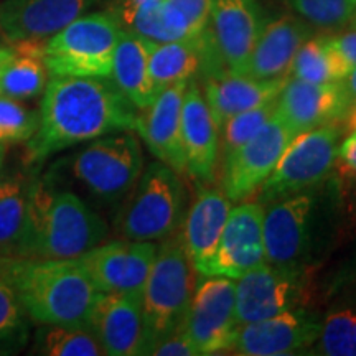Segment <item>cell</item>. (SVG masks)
Segmentation results:
<instances>
[{
    "label": "cell",
    "mask_w": 356,
    "mask_h": 356,
    "mask_svg": "<svg viewBox=\"0 0 356 356\" xmlns=\"http://www.w3.org/2000/svg\"><path fill=\"white\" fill-rule=\"evenodd\" d=\"M327 37L338 56L345 61L350 70H353L356 66V30L343 33H327Z\"/></svg>",
    "instance_id": "cell-38"
},
{
    "label": "cell",
    "mask_w": 356,
    "mask_h": 356,
    "mask_svg": "<svg viewBox=\"0 0 356 356\" xmlns=\"http://www.w3.org/2000/svg\"><path fill=\"white\" fill-rule=\"evenodd\" d=\"M137 108L109 78L51 76L44 88L40 126L26 142V162L114 132L136 131Z\"/></svg>",
    "instance_id": "cell-1"
},
{
    "label": "cell",
    "mask_w": 356,
    "mask_h": 356,
    "mask_svg": "<svg viewBox=\"0 0 356 356\" xmlns=\"http://www.w3.org/2000/svg\"><path fill=\"white\" fill-rule=\"evenodd\" d=\"M12 55V50L10 48H0V74H2L3 68H6L8 58Z\"/></svg>",
    "instance_id": "cell-42"
},
{
    "label": "cell",
    "mask_w": 356,
    "mask_h": 356,
    "mask_svg": "<svg viewBox=\"0 0 356 356\" xmlns=\"http://www.w3.org/2000/svg\"><path fill=\"white\" fill-rule=\"evenodd\" d=\"M312 32L314 29L293 13L264 22L239 74L257 79L287 78L293 58Z\"/></svg>",
    "instance_id": "cell-21"
},
{
    "label": "cell",
    "mask_w": 356,
    "mask_h": 356,
    "mask_svg": "<svg viewBox=\"0 0 356 356\" xmlns=\"http://www.w3.org/2000/svg\"><path fill=\"white\" fill-rule=\"evenodd\" d=\"M355 106H356V104H355Z\"/></svg>",
    "instance_id": "cell-48"
},
{
    "label": "cell",
    "mask_w": 356,
    "mask_h": 356,
    "mask_svg": "<svg viewBox=\"0 0 356 356\" xmlns=\"http://www.w3.org/2000/svg\"><path fill=\"white\" fill-rule=\"evenodd\" d=\"M293 15L314 30L337 33L350 24L355 6L351 0H280Z\"/></svg>",
    "instance_id": "cell-31"
},
{
    "label": "cell",
    "mask_w": 356,
    "mask_h": 356,
    "mask_svg": "<svg viewBox=\"0 0 356 356\" xmlns=\"http://www.w3.org/2000/svg\"><path fill=\"white\" fill-rule=\"evenodd\" d=\"M341 83H343V86L346 89V95L350 96L351 104L355 106L356 104V66L350 71L348 76H346Z\"/></svg>",
    "instance_id": "cell-40"
},
{
    "label": "cell",
    "mask_w": 356,
    "mask_h": 356,
    "mask_svg": "<svg viewBox=\"0 0 356 356\" xmlns=\"http://www.w3.org/2000/svg\"><path fill=\"white\" fill-rule=\"evenodd\" d=\"M35 353L48 356H101L104 350L89 327L42 325L33 345Z\"/></svg>",
    "instance_id": "cell-30"
},
{
    "label": "cell",
    "mask_w": 356,
    "mask_h": 356,
    "mask_svg": "<svg viewBox=\"0 0 356 356\" xmlns=\"http://www.w3.org/2000/svg\"><path fill=\"white\" fill-rule=\"evenodd\" d=\"M350 71L345 61L333 50L327 35H318L305 40L299 48L289 76L307 83L325 84L343 81Z\"/></svg>",
    "instance_id": "cell-29"
},
{
    "label": "cell",
    "mask_w": 356,
    "mask_h": 356,
    "mask_svg": "<svg viewBox=\"0 0 356 356\" xmlns=\"http://www.w3.org/2000/svg\"><path fill=\"white\" fill-rule=\"evenodd\" d=\"M229 211L231 200L216 188L200 190L186 211L181 239L195 270L202 275L215 256Z\"/></svg>",
    "instance_id": "cell-24"
},
{
    "label": "cell",
    "mask_w": 356,
    "mask_h": 356,
    "mask_svg": "<svg viewBox=\"0 0 356 356\" xmlns=\"http://www.w3.org/2000/svg\"><path fill=\"white\" fill-rule=\"evenodd\" d=\"M195 267L181 234H172L157 248L142 293L149 353L160 340L180 330L195 293Z\"/></svg>",
    "instance_id": "cell-5"
},
{
    "label": "cell",
    "mask_w": 356,
    "mask_h": 356,
    "mask_svg": "<svg viewBox=\"0 0 356 356\" xmlns=\"http://www.w3.org/2000/svg\"><path fill=\"white\" fill-rule=\"evenodd\" d=\"M108 236V225L73 191L32 180L24 257L78 259Z\"/></svg>",
    "instance_id": "cell-3"
},
{
    "label": "cell",
    "mask_w": 356,
    "mask_h": 356,
    "mask_svg": "<svg viewBox=\"0 0 356 356\" xmlns=\"http://www.w3.org/2000/svg\"><path fill=\"white\" fill-rule=\"evenodd\" d=\"M340 136L335 124H327L293 137L277 165L259 186V203L286 198L327 178L337 163Z\"/></svg>",
    "instance_id": "cell-8"
},
{
    "label": "cell",
    "mask_w": 356,
    "mask_h": 356,
    "mask_svg": "<svg viewBox=\"0 0 356 356\" xmlns=\"http://www.w3.org/2000/svg\"><path fill=\"white\" fill-rule=\"evenodd\" d=\"M299 302V280L293 267L270 262L252 267L236 284V322H259L293 310Z\"/></svg>",
    "instance_id": "cell-12"
},
{
    "label": "cell",
    "mask_w": 356,
    "mask_h": 356,
    "mask_svg": "<svg viewBox=\"0 0 356 356\" xmlns=\"http://www.w3.org/2000/svg\"><path fill=\"white\" fill-rule=\"evenodd\" d=\"M351 2H353V6H355V8H356V0H351Z\"/></svg>",
    "instance_id": "cell-46"
},
{
    "label": "cell",
    "mask_w": 356,
    "mask_h": 356,
    "mask_svg": "<svg viewBox=\"0 0 356 356\" xmlns=\"http://www.w3.org/2000/svg\"><path fill=\"white\" fill-rule=\"evenodd\" d=\"M348 127L351 131H356V106H353L348 113Z\"/></svg>",
    "instance_id": "cell-43"
},
{
    "label": "cell",
    "mask_w": 356,
    "mask_h": 356,
    "mask_svg": "<svg viewBox=\"0 0 356 356\" xmlns=\"http://www.w3.org/2000/svg\"><path fill=\"white\" fill-rule=\"evenodd\" d=\"M30 181L17 170L0 173V257H24Z\"/></svg>",
    "instance_id": "cell-26"
},
{
    "label": "cell",
    "mask_w": 356,
    "mask_h": 356,
    "mask_svg": "<svg viewBox=\"0 0 356 356\" xmlns=\"http://www.w3.org/2000/svg\"><path fill=\"white\" fill-rule=\"evenodd\" d=\"M287 79L289 76L257 79L225 70L207 76L203 84V96L220 129L222 122L233 115L277 99Z\"/></svg>",
    "instance_id": "cell-23"
},
{
    "label": "cell",
    "mask_w": 356,
    "mask_h": 356,
    "mask_svg": "<svg viewBox=\"0 0 356 356\" xmlns=\"http://www.w3.org/2000/svg\"><path fill=\"white\" fill-rule=\"evenodd\" d=\"M337 162L340 163L345 173L356 178V131L350 134L346 139L338 145Z\"/></svg>",
    "instance_id": "cell-39"
},
{
    "label": "cell",
    "mask_w": 356,
    "mask_h": 356,
    "mask_svg": "<svg viewBox=\"0 0 356 356\" xmlns=\"http://www.w3.org/2000/svg\"><path fill=\"white\" fill-rule=\"evenodd\" d=\"M277 109V99L266 102V104L259 106V108L244 111L229 118L228 121L222 122L220 127V157L221 162L228 159L236 149H239L243 144L254 137L270 118L275 114Z\"/></svg>",
    "instance_id": "cell-32"
},
{
    "label": "cell",
    "mask_w": 356,
    "mask_h": 356,
    "mask_svg": "<svg viewBox=\"0 0 356 356\" xmlns=\"http://www.w3.org/2000/svg\"><path fill=\"white\" fill-rule=\"evenodd\" d=\"M318 350L327 356H356V312L330 314L320 325Z\"/></svg>",
    "instance_id": "cell-34"
},
{
    "label": "cell",
    "mask_w": 356,
    "mask_h": 356,
    "mask_svg": "<svg viewBox=\"0 0 356 356\" xmlns=\"http://www.w3.org/2000/svg\"><path fill=\"white\" fill-rule=\"evenodd\" d=\"M89 0H6L0 32L10 43L43 42L83 15Z\"/></svg>",
    "instance_id": "cell-19"
},
{
    "label": "cell",
    "mask_w": 356,
    "mask_h": 356,
    "mask_svg": "<svg viewBox=\"0 0 356 356\" xmlns=\"http://www.w3.org/2000/svg\"><path fill=\"white\" fill-rule=\"evenodd\" d=\"M185 184L165 163L144 167L115 218V233L131 241H159L175 234L188 207Z\"/></svg>",
    "instance_id": "cell-4"
},
{
    "label": "cell",
    "mask_w": 356,
    "mask_h": 356,
    "mask_svg": "<svg viewBox=\"0 0 356 356\" xmlns=\"http://www.w3.org/2000/svg\"><path fill=\"white\" fill-rule=\"evenodd\" d=\"M184 17L191 33L200 38L210 30V0H167Z\"/></svg>",
    "instance_id": "cell-36"
},
{
    "label": "cell",
    "mask_w": 356,
    "mask_h": 356,
    "mask_svg": "<svg viewBox=\"0 0 356 356\" xmlns=\"http://www.w3.org/2000/svg\"><path fill=\"white\" fill-rule=\"evenodd\" d=\"M157 246L154 241H111L97 244L78 257L101 293H121L142 302Z\"/></svg>",
    "instance_id": "cell-11"
},
{
    "label": "cell",
    "mask_w": 356,
    "mask_h": 356,
    "mask_svg": "<svg viewBox=\"0 0 356 356\" xmlns=\"http://www.w3.org/2000/svg\"><path fill=\"white\" fill-rule=\"evenodd\" d=\"M6 157H7V145L0 144V173L3 172V163H6Z\"/></svg>",
    "instance_id": "cell-44"
},
{
    "label": "cell",
    "mask_w": 356,
    "mask_h": 356,
    "mask_svg": "<svg viewBox=\"0 0 356 356\" xmlns=\"http://www.w3.org/2000/svg\"><path fill=\"white\" fill-rule=\"evenodd\" d=\"M40 126V111L0 95V144H26Z\"/></svg>",
    "instance_id": "cell-33"
},
{
    "label": "cell",
    "mask_w": 356,
    "mask_h": 356,
    "mask_svg": "<svg viewBox=\"0 0 356 356\" xmlns=\"http://www.w3.org/2000/svg\"><path fill=\"white\" fill-rule=\"evenodd\" d=\"M181 144L186 173L210 184L220 162V129L195 79L186 84L181 106Z\"/></svg>",
    "instance_id": "cell-22"
},
{
    "label": "cell",
    "mask_w": 356,
    "mask_h": 356,
    "mask_svg": "<svg viewBox=\"0 0 356 356\" xmlns=\"http://www.w3.org/2000/svg\"><path fill=\"white\" fill-rule=\"evenodd\" d=\"M188 81H178L160 89L149 108L137 115L136 131L160 162L177 173H186L181 144V106Z\"/></svg>",
    "instance_id": "cell-18"
},
{
    "label": "cell",
    "mask_w": 356,
    "mask_h": 356,
    "mask_svg": "<svg viewBox=\"0 0 356 356\" xmlns=\"http://www.w3.org/2000/svg\"><path fill=\"white\" fill-rule=\"evenodd\" d=\"M149 44L150 40L124 30L115 47L109 78L139 111L149 108L157 96L149 71Z\"/></svg>",
    "instance_id": "cell-25"
},
{
    "label": "cell",
    "mask_w": 356,
    "mask_h": 356,
    "mask_svg": "<svg viewBox=\"0 0 356 356\" xmlns=\"http://www.w3.org/2000/svg\"><path fill=\"white\" fill-rule=\"evenodd\" d=\"M262 218L264 208L259 202L244 203L233 208L204 275L239 279L252 267L266 262Z\"/></svg>",
    "instance_id": "cell-14"
},
{
    "label": "cell",
    "mask_w": 356,
    "mask_h": 356,
    "mask_svg": "<svg viewBox=\"0 0 356 356\" xmlns=\"http://www.w3.org/2000/svg\"><path fill=\"white\" fill-rule=\"evenodd\" d=\"M320 323L304 312L287 310L275 317L239 325L233 353L243 356H282L309 348L317 341Z\"/></svg>",
    "instance_id": "cell-15"
},
{
    "label": "cell",
    "mask_w": 356,
    "mask_h": 356,
    "mask_svg": "<svg viewBox=\"0 0 356 356\" xmlns=\"http://www.w3.org/2000/svg\"><path fill=\"white\" fill-rule=\"evenodd\" d=\"M0 269L35 323L88 327L101 292L79 259L2 257Z\"/></svg>",
    "instance_id": "cell-2"
},
{
    "label": "cell",
    "mask_w": 356,
    "mask_h": 356,
    "mask_svg": "<svg viewBox=\"0 0 356 356\" xmlns=\"http://www.w3.org/2000/svg\"><path fill=\"white\" fill-rule=\"evenodd\" d=\"M293 137L296 134L275 113L254 137L221 162L222 193L231 202H241L254 195Z\"/></svg>",
    "instance_id": "cell-10"
},
{
    "label": "cell",
    "mask_w": 356,
    "mask_h": 356,
    "mask_svg": "<svg viewBox=\"0 0 356 356\" xmlns=\"http://www.w3.org/2000/svg\"><path fill=\"white\" fill-rule=\"evenodd\" d=\"M159 356H198L193 346L188 341L181 330H177L170 333V335L160 340L157 345L154 346L152 353Z\"/></svg>",
    "instance_id": "cell-37"
},
{
    "label": "cell",
    "mask_w": 356,
    "mask_h": 356,
    "mask_svg": "<svg viewBox=\"0 0 356 356\" xmlns=\"http://www.w3.org/2000/svg\"><path fill=\"white\" fill-rule=\"evenodd\" d=\"M238 327L236 282L225 275H204L195 287L181 333L197 355L204 356L231 350Z\"/></svg>",
    "instance_id": "cell-9"
},
{
    "label": "cell",
    "mask_w": 356,
    "mask_h": 356,
    "mask_svg": "<svg viewBox=\"0 0 356 356\" xmlns=\"http://www.w3.org/2000/svg\"><path fill=\"white\" fill-rule=\"evenodd\" d=\"M314 197L293 193L275 200L264 211L262 238L266 261L274 266L293 267L304 256L309 243Z\"/></svg>",
    "instance_id": "cell-16"
},
{
    "label": "cell",
    "mask_w": 356,
    "mask_h": 356,
    "mask_svg": "<svg viewBox=\"0 0 356 356\" xmlns=\"http://www.w3.org/2000/svg\"><path fill=\"white\" fill-rule=\"evenodd\" d=\"M144 170L140 142L131 131L97 137L74 155L71 172L89 193L118 202L127 197Z\"/></svg>",
    "instance_id": "cell-7"
},
{
    "label": "cell",
    "mask_w": 356,
    "mask_h": 356,
    "mask_svg": "<svg viewBox=\"0 0 356 356\" xmlns=\"http://www.w3.org/2000/svg\"><path fill=\"white\" fill-rule=\"evenodd\" d=\"M43 42L12 43V55L0 74V95L17 101L43 95L48 70L43 60Z\"/></svg>",
    "instance_id": "cell-27"
},
{
    "label": "cell",
    "mask_w": 356,
    "mask_h": 356,
    "mask_svg": "<svg viewBox=\"0 0 356 356\" xmlns=\"http://www.w3.org/2000/svg\"><path fill=\"white\" fill-rule=\"evenodd\" d=\"M121 22L139 37L155 43L193 42L197 40L186 25L184 17L167 0L152 7L126 8L122 7Z\"/></svg>",
    "instance_id": "cell-28"
},
{
    "label": "cell",
    "mask_w": 356,
    "mask_h": 356,
    "mask_svg": "<svg viewBox=\"0 0 356 356\" xmlns=\"http://www.w3.org/2000/svg\"><path fill=\"white\" fill-rule=\"evenodd\" d=\"M353 108L343 83L315 84L289 76L277 96L275 113L299 136L310 129L335 124Z\"/></svg>",
    "instance_id": "cell-13"
},
{
    "label": "cell",
    "mask_w": 356,
    "mask_h": 356,
    "mask_svg": "<svg viewBox=\"0 0 356 356\" xmlns=\"http://www.w3.org/2000/svg\"><path fill=\"white\" fill-rule=\"evenodd\" d=\"M348 26H350L351 30H356V8H355L353 15H351V19H350V24H348Z\"/></svg>",
    "instance_id": "cell-45"
},
{
    "label": "cell",
    "mask_w": 356,
    "mask_h": 356,
    "mask_svg": "<svg viewBox=\"0 0 356 356\" xmlns=\"http://www.w3.org/2000/svg\"><path fill=\"white\" fill-rule=\"evenodd\" d=\"M25 315L15 289L0 269V343L22 338L25 333Z\"/></svg>",
    "instance_id": "cell-35"
},
{
    "label": "cell",
    "mask_w": 356,
    "mask_h": 356,
    "mask_svg": "<svg viewBox=\"0 0 356 356\" xmlns=\"http://www.w3.org/2000/svg\"><path fill=\"white\" fill-rule=\"evenodd\" d=\"M0 48H2V47H0Z\"/></svg>",
    "instance_id": "cell-47"
},
{
    "label": "cell",
    "mask_w": 356,
    "mask_h": 356,
    "mask_svg": "<svg viewBox=\"0 0 356 356\" xmlns=\"http://www.w3.org/2000/svg\"><path fill=\"white\" fill-rule=\"evenodd\" d=\"M264 22L259 0H210V30L229 71H241Z\"/></svg>",
    "instance_id": "cell-20"
},
{
    "label": "cell",
    "mask_w": 356,
    "mask_h": 356,
    "mask_svg": "<svg viewBox=\"0 0 356 356\" xmlns=\"http://www.w3.org/2000/svg\"><path fill=\"white\" fill-rule=\"evenodd\" d=\"M163 0H126L124 7L126 8H140V7H152Z\"/></svg>",
    "instance_id": "cell-41"
},
{
    "label": "cell",
    "mask_w": 356,
    "mask_h": 356,
    "mask_svg": "<svg viewBox=\"0 0 356 356\" xmlns=\"http://www.w3.org/2000/svg\"><path fill=\"white\" fill-rule=\"evenodd\" d=\"M124 32L114 12L81 15L44 40L43 60L50 76L111 78L113 58Z\"/></svg>",
    "instance_id": "cell-6"
},
{
    "label": "cell",
    "mask_w": 356,
    "mask_h": 356,
    "mask_svg": "<svg viewBox=\"0 0 356 356\" xmlns=\"http://www.w3.org/2000/svg\"><path fill=\"white\" fill-rule=\"evenodd\" d=\"M88 327L104 355L136 356L149 353L142 302L121 293H99Z\"/></svg>",
    "instance_id": "cell-17"
}]
</instances>
